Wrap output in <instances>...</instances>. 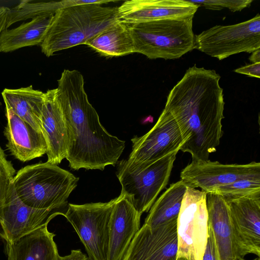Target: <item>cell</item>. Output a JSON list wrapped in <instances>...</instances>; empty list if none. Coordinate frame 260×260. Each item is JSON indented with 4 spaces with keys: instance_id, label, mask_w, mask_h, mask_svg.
I'll return each mask as SVG.
<instances>
[{
    "instance_id": "1",
    "label": "cell",
    "mask_w": 260,
    "mask_h": 260,
    "mask_svg": "<svg viewBox=\"0 0 260 260\" xmlns=\"http://www.w3.org/2000/svg\"><path fill=\"white\" fill-rule=\"evenodd\" d=\"M220 76L214 70L189 68L170 91L164 109L175 119L192 161L207 160L222 136L224 102Z\"/></svg>"
},
{
    "instance_id": "2",
    "label": "cell",
    "mask_w": 260,
    "mask_h": 260,
    "mask_svg": "<svg viewBox=\"0 0 260 260\" xmlns=\"http://www.w3.org/2000/svg\"><path fill=\"white\" fill-rule=\"evenodd\" d=\"M84 85L80 72L64 70L55 88L67 126L66 158L75 170H104L107 166L117 164L125 141L110 134L101 124Z\"/></svg>"
},
{
    "instance_id": "3",
    "label": "cell",
    "mask_w": 260,
    "mask_h": 260,
    "mask_svg": "<svg viewBox=\"0 0 260 260\" xmlns=\"http://www.w3.org/2000/svg\"><path fill=\"white\" fill-rule=\"evenodd\" d=\"M117 8L82 4L57 10L41 51L50 57L57 51L84 44L118 20Z\"/></svg>"
},
{
    "instance_id": "4",
    "label": "cell",
    "mask_w": 260,
    "mask_h": 260,
    "mask_svg": "<svg viewBox=\"0 0 260 260\" xmlns=\"http://www.w3.org/2000/svg\"><path fill=\"white\" fill-rule=\"evenodd\" d=\"M78 180L70 172L47 161L20 169L13 186L18 198L29 207L68 210V199Z\"/></svg>"
},
{
    "instance_id": "5",
    "label": "cell",
    "mask_w": 260,
    "mask_h": 260,
    "mask_svg": "<svg viewBox=\"0 0 260 260\" xmlns=\"http://www.w3.org/2000/svg\"><path fill=\"white\" fill-rule=\"evenodd\" d=\"M194 15L127 24L134 52L149 59H174L194 49Z\"/></svg>"
},
{
    "instance_id": "6",
    "label": "cell",
    "mask_w": 260,
    "mask_h": 260,
    "mask_svg": "<svg viewBox=\"0 0 260 260\" xmlns=\"http://www.w3.org/2000/svg\"><path fill=\"white\" fill-rule=\"evenodd\" d=\"M177 153L170 154L146 165L131 168L125 159L117 163L121 193L128 199L140 214L148 212L167 186Z\"/></svg>"
},
{
    "instance_id": "7",
    "label": "cell",
    "mask_w": 260,
    "mask_h": 260,
    "mask_svg": "<svg viewBox=\"0 0 260 260\" xmlns=\"http://www.w3.org/2000/svg\"><path fill=\"white\" fill-rule=\"evenodd\" d=\"M206 193L187 186L177 219V258L202 260L209 236Z\"/></svg>"
},
{
    "instance_id": "8",
    "label": "cell",
    "mask_w": 260,
    "mask_h": 260,
    "mask_svg": "<svg viewBox=\"0 0 260 260\" xmlns=\"http://www.w3.org/2000/svg\"><path fill=\"white\" fill-rule=\"evenodd\" d=\"M115 200L106 203L69 204L64 216L77 233L88 260H108L109 222Z\"/></svg>"
},
{
    "instance_id": "9",
    "label": "cell",
    "mask_w": 260,
    "mask_h": 260,
    "mask_svg": "<svg viewBox=\"0 0 260 260\" xmlns=\"http://www.w3.org/2000/svg\"><path fill=\"white\" fill-rule=\"evenodd\" d=\"M194 49L222 60L260 49V15L239 23L215 25L194 35Z\"/></svg>"
},
{
    "instance_id": "10",
    "label": "cell",
    "mask_w": 260,
    "mask_h": 260,
    "mask_svg": "<svg viewBox=\"0 0 260 260\" xmlns=\"http://www.w3.org/2000/svg\"><path fill=\"white\" fill-rule=\"evenodd\" d=\"M132 150L125 159L127 167L133 168L146 165L170 154L178 153L184 141L175 119L164 109L157 122L145 135L131 139Z\"/></svg>"
},
{
    "instance_id": "11",
    "label": "cell",
    "mask_w": 260,
    "mask_h": 260,
    "mask_svg": "<svg viewBox=\"0 0 260 260\" xmlns=\"http://www.w3.org/2000/svg\"><path fill=\"white\" fill-rule=\"evenodd\" d=\"M67 210L39 209L24 204L17 196L14 186L0 210V237L10 244L43 225L58 215L64 216Z\"/></svg>"
},
{
    "instance_id": "12",
    "label": "cell",
    "mask_w": 260,
    "mask_h": 260,
    "mask_svg": "<svg viewBox=\"0 0 260 260\" xmlns=\"http://www.w3.org/2000/svg\"><path fill=\"white\" fill-rule=\"evenodd\" d=\"M258 175H260L259 162L223 164L208 159L192 161L182 170L180 178L187 186L199 187L208 193L238 179Z\"/></svg>"
},
{
    "instance_id": "13",
    "label": "cell",
    "mask_w": 260,
    "mask_h": 260,
    "mask_svg": "<svg viewBox=\"0 0 260 260\" xmlns=\"http://www.w3.org/2000/svg\"><path fill=\"white\" fill-rule=\"evenodd\" d=\"M177 219L155 228L143 224L122 260H176L178 251Z\"/></svg>"
},
{
    "instance_id": "14",
    "label": "cell",
    "mask_w": 260,
    "mask_h": 260,
    "mask_svg": "<svg viewBox=\"0 0 260 260\" xmlns=\"http://www.w3.org/2000/svg\"><path fill=\"white\" fill-rule=\"evenodd\" d=\"M226 203L237 258L250 253L259 257L260 199L242 198Z\"/></svg>"
},
{
    "instance_id": "15",
    "label": "cell",
    "mask_w": 260,
    "mask_h": 260,
    "mask_svg": "<svg viewBox=\"0 0 260 260\" xmlns=\"http://www.w3.org/2000/svg\"><path fill=\"white\" fill-rule=\"evenodd\" d=\"M199 8L188 0H131L117 8V17L126 24L139 23L194 15Z\"/></svg>"
},
{
    "instance_id": "16",
    "label": "cell",
    "mask_w": 260,
    "mask_h": 260,
    "mask_svg": "<svg viewBox=\"0 0 260 260\" xmlns=\"http://www.w3.org/2000/svg\"><path fill=\"white\" fill-rule=\"evenodd\" d=\"M115 199L109 222L108 260H122L141 228L142 215L126 196L120 193Z\"/></svg>"
},
{
    "instance_id": "17",
    "label": "cell",
    "mask_w": 260,
    "mask_h": 260,
    "mask_svg": "<svg viewBox=\"0 0 260 260\" xmlns=\"http://www.w3.org/2000/svg\"><path fill=\"white\" fill-rule=\"evenodd\" d=\"M7 123L4 134L8 143L6 146L17 159L26 162L43 156L47 152L45 137L8 107L6 106Z\"/></svg>"
},
{
    "instance_id": "18",
    "label": "cell",
    "mask_w": 260,
    "mask_h": 260,
    "mask_svg": "<svg viewBox=\"0 0 260 260\" xmlns=\"http://www.w3.org/2000/svg\"><path fill=\"white\" fill-rule=\"evenodd\" d=\"M41 126L47 144V162L57 165L66 158L68 148L66 123L56 95V89L45 92Z\"/></svg>"
},
{
    "instance_id": "19",
    "label": "cell",
    "mask_w": 260,
    "mask_h": 260,
    "mask_svg": "<svg viewBox=\"0 0 260 260\" xmlns=\"http://www.w3.org/2000/svg\"><path fill=\"white\" fill-rule=\"evenodd\" d=\"M208 226L215 242L219 260L237 259L228 204L222 196L206 193Z\"/></svg>"
},
{
    "instance_id": "20",
    "label": "cell",
    "mask_w": 260,
    "mask_h": 260,
    "mask_svg": "<svg viewBox=\"0 0 260 260\" xmlns=\"http://www.w3.org/2000/svg\"><path fill=\"white\" fill-rule=\"evenodd\" d=\"M48 224L7 244V260H58L59 256L54 241L55 236Z\"/></svg>"
},
{
    "instance_id": "21",
    "label": "cell",
    "mask_w": 260,
    "mask_h": 260,
    "mask_svg": "<svg viewBox=\"0 0 260 260\" xmlns=\"http://www.w3.org/2000/svg\"><path fill=\"white\" fill-rule=\"evenodd\" d=\"M44 94L45 92L34 89L32 85L17 89L5 88L2 92L6 106L42 133L41 117Z\"/></svg>"
},
{
    "instance_id": "22",
    "label": "cell",
    "mask_w": 260,
    "mask_h": 260,
    "mask_svg": "<svg viewBox=\"0 0 260 260\" xmlns=\"http://www.w3.org/2000/svg\"><path fill=\"white\" fill-rule=\"evenodd\" d=\"M54 14L39 16L0 35V53L8 52L27 46L40 45L44 41Z\"/></svg>"
},
{
    "instance_id": "23",
    "label": "cell",
    "mask_w": 260,
    "mask_h": 260,
    "mask_svg": "<svg viewBox=\"0 0 260 260\" xmlns=\"http://www.w3.org/2000/svg\"><path fill=\"white\" fill-rule=\"evenodd\" d=\"M85 45L107 57L135 53L129 27L119 20L88 41Z\"/></svg>"
},
{
    "instance_id": "24",
    "label": "cell",
    "mask_w": 260,
    "mask_h": 260,
    "mask_svg": "<svg viewBox=\"0 0 260 260\" xmlns=\"http://www.w3.org/2000/svg\"><path fill=\"white\" fill-rule=\"evenodd\" d=\"M187 188L181 180L172 184L154 202L144 224L155 228L177 219Z\"/></svg>"
},
{
    "instance_id": "25",
    "label": "cell",
    "mask_w": 260,
    "mask_h": 260,
    "mask_svg": "<svg viewBox=\"0 0 260 260\" xmlns=\"http://www.w3.org/2000/svg\"><path fill=\"white\" fill-rule=\"evenodd\" d=\"M72 6L71 0L59 2H32L23 1L16 7L9 9L7 13L5 29L12 24L22 20L55 14L61 8Z\"/></svg>"
},
{
    "instance_id": "26",
    "label": "cell",
    "mask_w": 260,
    "mask_h": 260,
    "mask_svg": "<svg viewBox=\"0 0 260 260\" xmlns=\"http://www.w3.org/2000/svg\"><path fill=\"white\" fill-rule=\"evenodd\" d=\"M210 193L220 195L226 202L242 198L260 199V175L238 179Z\"/></svg>"
},
{
    "instance_id": "27",
    "label": "cell",
    "mask_w": 260,
    "mask_h": 260,
    "mask_svg": "<svg viewBox=\"0 0 260 260\" xmlns=\"http://www.w3.org/2000/svg\"><path fill=\"white\" fill-rule=\"evenodd\" d=\"M6 156L4 150L0 146V210L13 186L16 173L13 164Z\"/></svg>"
},
{
    "instance_id": "28",
    "label": "cell",
    "mask_w": 260,
    "mask_h": 260,
    "mask_svg": "<svg viewBox=\"0 0 260 260\" xmlns=\"http://www.w3.org/2000/svg\"><path fill=\"white\" fill-rule=\"evenodd\" d=\"M188 1L193 4L199 7H204L206 9L219 10L227 8L233 12L240 11L243 9L249 7L253 2V0Z\"/></svg>"
},
{
    "instance_id": "29",
    "label": "cell",
    "mask_w": 260,
    "mask_h": 260,
    "mask_svg": "<svg viewBox=\"0 0 260 260\" xmlns=\"http://www.w3.org/2000/svg\"><path fill=\"white\" fill-rule=\"evenodd\" d=\"M209 236L202 260H219L211 230L208 226Z\"/></svg>"
},
{
    "instance_id": "30",
    "label": "cell",
    "mask_w": 260,
    "mask_h": 260,
    "mask_svg": "<svg viewBox=\"0 0 260 260\" xmlns=\"http://www.w3.org/2000/svg\"><path fill=\"white\" fill-rule=\"evenodd\" d=\"M234 72L237 73L246 75L251 77L259 78L260 62L252 63L236 69Z\"/></svg>"
},
{
    "instance_id": "31",
    "label": "cell",
    "mask_w": 260,
    "mask_h": 260,
    "mask_svg": "<svg viewBox=\"0 0 260 260\" xmlns=\"http://www.w3.org/2000/svg\"><path fill=\"white\" fill-rule=\"evenodd\" d=\"M58 260H88V256L81 249H73L67 255L59 256Z\"/></svg>"
},
{
    "instance_id": "32",
    "label": "cell",
    "mask_w": 260,
    "mask_h": 260,
    "mask_svg": "<svg viewBox=\"0 0 260 260\" xmlns=\"http://www.w3.org/2000/svg\"><path fill=\"white\" fill-rule=\"evenodd\" d=\"M9 8L6 7H0V35L5 29L7 13Z\"/></svg>"
},
{
    "instance_id": "33",
    "label": "cell",
    "mask_w": 260,
    "mask_h": 260,
    "mask_svg": "<svg viewBox=\"0 0 260 260\" xmlns=\"http://www.w3.org/2000/svg\"><path fill=\"white\" fill-rule=\"evenodd\" d=\"M249 59L252 63L260 62V49L253 51Z\"/></svg>"
},
{
    "instance_id": "34",
    "label": "cell",
    "mask_w": 260,
    "mask_h": 260,
    "mask_svg": "<svg viewBox=\"0 0 260 260\" xmlns=\"http://www.w3.org/2000/svg\"><path fill=\"white\" fill-rule=\"evenodd\" d=\"M236 260H245L243 257H238ZM254 260H260L259 257H258L257 259H255Z\"/></svg>"
},
{
    "instance_id": "35",
    "label": "cell",
    "mask_w": 260,
    "mask_h": 260,
    "mask_svg": "<svg viewBox=\"0 0 260 260\" xmlns=\"http://www.w3.org/2000/svg\"><path fill=\"white\" fill-rule=\"evenodd\" d=\"M176 260H187L185 258H182V257H179L176 259Z\"/></svg>"
},
{
    "instance_id": "36",
    "label": "cell",
    "mask_w": 260,
    "mask_h": 260,
    "mask_svg": "<svg viewBox=\"0 0 260 260\" xmlns=\"http://www.w3.org/2000/svg\"><path fill=\"white\" fill-rule=\"evenodd\" d=\"M1 105V102H0V105Z\"/></svg>"
}]
</instances>
